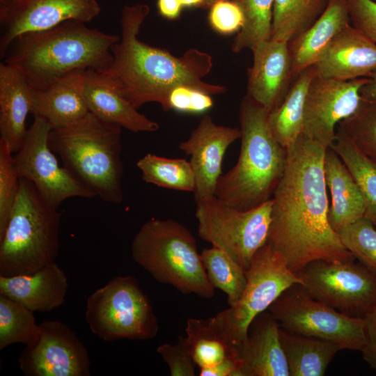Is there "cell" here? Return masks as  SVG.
Returning <instances> with one entry per match:
<instances>
[{
	"mask_svg": "<svg viewBox=\"0 0 376 376\" xmlns=\"http://www.w3.org/2000/svg\"><path fill=\"white\" fill-rule=\"evenodd\" d=\"M326 150L302 134L287 149L285 170L272 198L267 243L294 272L317 260H355L329 222Z\"/></svg>",
	"mask_w": 376,
	"mask_h": 376,
	"instance_id": "cell-1",
	"label": "cell"
},
{
	"mask_svg": "<svg viewBox=\"0 0 376 376\" xmlns=\"http://www.w3.org/2000/svg\"><path fill=\"white\" fill-rule=\"evenodd\" d=\"M150 8L125 6L120 17V37L111 47L112 59L97 71L134 107L157 102L165 111L170 91L187 85L210 95L224 93V86L203 81L212 68V56L191 48L175 56L166 49L141 41L138 35Z\"/></svg>",
	"mask_w": 376,
	"mask_h": 376,
	"instance_id": "cell-2",
	"label": "cell"
},
{
	"mask_svg": "<svg viewBox=\"0 0 376 376\" xmlns=\"http://www.w3.org/2000/svg\"><path fill=\"white\" fill-rule=\"evenodd\" d=\"M71 19L22 34L7 48L3 62L19 70L32 88H42L75 70L100 71L112 59L119 36Z\"/></svg>",
	"mask_w": 376,
	"mask_h": 376,
	"instance_id": "cell-3",
	"label": "cell"
},
{
	"mask_svg": "<svg viewBox=\"0 0 376 376\" xmlns=\"http://www.w3.org/2000/svg\"><path fill=\"white\" fill-rule=\"evenodd\" d=\"M269 111L249 95L240 107V152L235 165L218 180L214 196L246 210L272 198L283 174L287 150L274 136Z\"/></svg>",
	"mask_w": 376,
	"mask_h": 376,
	"instance_id": "cell-4",
	"label": "cell"
},
{
	"mask_svg": "<svg viewBox=\"0 0 376 376\" xmlns=\"http://www.w3.org/2000/svg\"><path fill=\"white\" fill-rule=\"evenodd\" d=\"M121 130L88 112L77 122L52 128L48 137L63 166L95 196L113 204L123 198Z\"/></svg>",
	"mask_w": 376,
	"mask_h": 376,
	"instance_id": "cell-5",
	"label": "cell"
},
{
	"mask_svg": "<svg viewBox=\"0 0 376 376\" xmlns=\"http://www.w3.org/2000/svg\"><path fill=\"white\" fill-rule=\"evenodd\" d=\"M133 260L158 282L203 298L214 295L191 233L173 219H151L131 244Z\"/></svg>",
	"mask_w": 376,
	"mask_h": 376,
	"instance_id": "cell-6",
	"label": "cell"
},
{
	"mask_svg": "<svg viewBox=\"0 0 376 376\" xmlns=\"http://www.w3.org/2000/svg\"><path fill=\"white\" fill-rule=\"evenodd\" d=\"M61 212L48 206L33 184L19 178L6 228L0 237V276L31 274L55 263Z\"/></svg>",
	"mask_w": 376,
	"mask_h": 376,
	"instance_id": "cell-7",
	"label": "cell"
},
{
	"mask_svg": "<svg viewBox=\"0 0 376 376\" xmlns=\"http://www.w3.org/2000/svg\"><path fill=\"white\" fill-rule=\"evenodd\" d=\"M85 320L104 341L147 340L159 331L151 303L133 276H116L88 296Z\"/></svg>",
	"mask_w": 376,
	"mask_h": 376,
	"instance_id": "cell-8",
	"label": "cell"
},
{
	"mask_svg": "<svg viewBox=\"0 0 376 376\" xmlns=\"http://www.w3.org/2000/svg\"><path fill=\"white\" fill-rule=\"evenodd\" d=\"M196 203L198 234L230 256L245 271L267 242L272 198L246 210L230 206L215 196Z\"/></svg>",
	"mask_w": 376,
	"mask_h": 376,
	"instance_id": "cell-9",
	"label": "cell"
},
{
	"mask_svg": "<svg viewBox=\"0 0 376 376\" xmlns=\"http://www.w3.org/2000/svg\"><path fill=\"white\" fill-rule=\"evenodd\" d=\"M246 276V284L238 302L213 317L226 339L240 351L253 319L288 288L301 283L281 253L267 243L254 255Z\"/></svg>",
	"mask_w": 376,
	"mask_h": 376,
	"instance_id": "cell-10",
	"label": "cell"
},
{
	"mask_svg": "<svg viewBox=\"0 0 376 376\" xmlns=\"http://www.w3.org/2000/svg\"><path fill=\"white\" fill-rule=\"evenodd\" d=\"M280 327L291 333L361 351L366 343L363 318L344 314L315 299L300 283L285 290L268 308Z\"/></svg>",
	"mask_w": 376,
	"mask_h": 376,
	"instance_id": "cell-11",
	"label": "cell"
},
{
	"mask_svg": "<svg viewBox=\"0 0 376 376\" xmlns=\"http://www.w3.org/2000/svg\"><path fill=\"white\" fill-rule=\"evenodd\" d=\"M355 260H317L295 273L315 299L363 318L376 304V273Z\"/></svg>",
	"mask_w": 376,
	"mask_h": 376,
	"instance_id": "cell-12",
	"label": "cell"
},
{
	"mask_svg": "<svg viewBox=\"0 0 376 376\" xmlns=\"http://www.w3.org/2000/svg\"><path fill=\"white\" fill-rule=\"evenodd\" d=\"M51 130L45 119L34 116L21 147L13 155V162L19 178L31 182L45 203L58 210L69 198H88L95 195L58 164L48 143Z\"/></svg>",
	"mask_w": 376,
	"mask_h": 376,
	"instance_id": "cell-13",
	"label": "cell"
},
{
	"mask_svg": "<svg viewBox=\"0 0 376 376\" xmlns=\"http://www.w3.org/2000/svg\"><path fill=\"white\" fill-rule=\"evenodd\" d=\"M38 340L25 346L18 358L26 376H89L87 348L74 331L57 320L39 324Z\"/></svg>",
	"mask_w": 376,
	"mask_h": 376,
	"instance_id": "cell-14",
	"label": "cell"
},
{
	"mask_svg": "<svg viewBox=\"0 0 376 376\" xmlns=\"http://www.w3.org/2000/svg\"><path fill=\"white\" fill-rule=\"evenodd\" d=\"M368 77L347 81L315 75L306 96L303 135L325 148L333 144L338 124L357 109Z\"/></svg>",
	"mask_w": 376,
	"mask_h": 376,
	"instance_id": "cell-15",
	"label": "cell"
},
{
	"mask_svg": "<svg viewBox=\"0 0 376 376\" xmlns=\"http://www.w3.org/2000/svg\"><path fill=\"white\" fill-rule=\"evenodd\" d=\"M99 0H18L0 7V56L19 36L71 19L85 23L100 13Z\"/></svg>",
	"mask_w": 376,
	"mask_h": 376,
	"instance_id": "cell-16",
	"label": "cell"
},
{
	"mask_svg": "<svg viewBox=\"0 0 376 376\" xmlns=\"http://www.w3.org/2000/svg\"><path fill=\"white\" fill-rule=\"evenodd\" d=\"M240 137V128L217 125L210 116L205 115L189 137L179 144L180 150L190 157L196 202L214 196L225 153Z\"/></svg>",
	"mask_w": 376,
	"mask_h": 376,
	"instance_id": "cell-17",
	"label": "cell"
},
{
	"mask_svg": "<svg viewBox=\"0 0 376 376\" xmlns=\"http://www.w3.org/2000/svg\"><path fill=\"white\" fill-rule=\"evenodd\" d=\"M251 51L246 95L269 112L283 101L294 77L288 43L268 39Z\"/></svg>",
	"mask_w": 376,
	"mask_h": 376,
	"instance_id": "cell-18",
	"label": "cell"
},
{
	"mask_svg": "<svg viewBox=\"0 0 376 376\" xmlns=\"http://www.w3.org/2000/svg\"><path fill=\"white\" fill-rule=\"evenodd\" d=\"M316 76L347 81L376 70V43L351 24L331 40L312 65Z\"/></svg>",
	"mask_w": 376,
	"mask_h": 376,
	"instance_id": "cell-19",
	"label": "cell"
},
{
	"mask_svg": "<svg viewBox=\"0 0 376 376\" xmlns=\"http://www.w3.org/2000/svg\"><path fill=\"white\" fill-rule=\"evenodd\" d=\"M279 329L267 310L253 319L240 352L238 376H290Z\"/></svg>",
	"mask_w": 376,
	"mask_h": 376,
	"instance_id": "cell-20",
	"label": "cell"
},
{
	"mask_svg": "<svg viewBox=\"0 0 376 376\" xmlns=\"http://www.w3.org/2000/svg\"><path fill=\"white\" fill-rule=\"evenodd\" d=\"M86 70L71 72L42 88L31 86V112L52 128L64 127L84 118L88 109L84 94Z\"/></svg>",
	"mask_w": 376,
	"mask_h": 376,
	"instance_id": "cell-21",
	"label": "cell"
},
{
	"mask_svg": "<svg viewBox=\"0 0 376 376\" xmlns=\"http://www.w3.org/2000/svg\"><path fill=\"white\" fill-rule=\"evenodd\" d=\"M68 278L53 263L31 274L0 276V294L35 312H50L65 301Z\"/></svg>",
	"mask_w": 376,
	"mask_h": 376,
	"instance_id": "cell-22",
	"label": "cell"
},
{
	"mask_svg": "<svg viewBox=\"0 0 376 376\" xmlns=\"http://www.w3.org/2000/svg\"><path fill=\"white\" fill-rule=\"evenodd\" d=\"M84 94L89 112L132 132H153L159 125L138 111L96 70L85 72Z\"/></svg>",
	"mask_w": 376,
	"mask_h": 376,
	"instance_id": "cell-23",
	"label": "cell"
},
{
	"mask_svg": "<svg viewBox=\"0 0 376 376\" xmlns=\"http://www.w3.org/2000/svg\"><path fill=\"white\" fill-rule=\"evenodd\" d=\"M31 106V87L17 68L0 63V139L13 153L21 147L26 132V120Z\"/></svg>",
	"mask_w": 376,
	"mask_h": 376,
	"instance_id": "cell-24",
	"label": "cell"
},
{
	"mask_svg": "<svg viewBox=\"0 0 376 376\" xmlns=\"http://www.w3.org/2000/svg\"><path fill=\"white\" fill-rule=\"evenodd\" d=\"M350 24L348 0H329L313 24L288 44L294 77L313 65L335 36Z\"/></svg>",
	"mask_w": 376,
	"mask_h": 376,
	"instance_id": "cell-25",
	"label": "cell"
},
{
	"mask_svg": "<svg viewBox=\"0 0 376 376\" xmlns=\"http://www.w3.org/2000/svg\"><path fill=\"white\" fill-rule=\"evenodd\" d=\"M324 173L331 197L329 222L338 233L364 217L365 204L349 169L331 148H327L324 154Z\"/></svg>",
	"mask_w": 376,
	"mask_h": 376,
	"instance_id": "cell-26",
	"label": "cell"
},
{
	"mask_svg": "<svg viewBox=\"0 0 376 376\" xmlns=\"http://www.w3.org/2000/svg\"><path fill=\"white\" fill-rule=\"evenodd\" d=\"M279 335L290 376H322L336 354L343 350L335 343L295 334L281 327Z\"/></svg>",
	"mask_w": 376,
	"mask_h": 376,
	"instance_id": "cell-27",
	"label": "cell"
},
{
	"mask_svg": "<svg viewBox=\"0 0 376 376\" xmlns=\"http://www.w3.org/2000/svg\"><path fill=\"white\" fill-rule=\"evenodd\" d=\"M315 75L312 65L301 71L295 77L281 104L269 112L270 130L286 150L303 134L306 96Z\"/></svg>",
	"mask_w": 376,
	"mask_h": 376,
	"instance_id": "cell-28",
	"label": "cell"
},
{
	"mask_svg": "<svg viewBox=\"0 0 376 376\" xmlns=\"http://www.w3.org/2000/svg\"><path fill=\"white\" fill-rule=\"evenodd\" d=\"M185 332V343L200 369L214 367L230 359L240 363V350L226 339L213 317L188 319Z\"/></svg>",
	"mask_w": 376,
	"mask_h": 376,
	"instance_id": "cell-29",
	"label": "cell"
},
{
	"mask_svg": "<svg viewBox=\"0 0 376 376\" xmlns=\"http://www.w3.org/2000/svg\"><path fill=\"white\" fill-rule=\"evenodd\" d=\"M329 2V0H274L270 39L289 44L313 24Z\"/></svg>",
	"mask_w": 376,
	"mask_h": 376,
	"instance_id": "cell-30",
	"label": "cell"
},
{
	"mask_svg": "<svg viewBox=\"0 0 376 376\" xmlns=\"http://www.w3.org/2000/svg\"><path fill=\"white\" fill-rule=\"evenodd\" d=\"M330 148L344 162L358 186L365 204L364 217L376 226V163L340 132H336Z\"/></svg>",
	"mask_w": 376,
	"mask_h": 376,
	"instance_id": "cell-31",
	"label": "cell"
},
{
	"mask_svg": "<svg viewBox=\"0 0 376 376\" xmlns=\"http://www.w3.org/2000/svg\"><path fill=\"white\" fill-rule=\"evenodd\" d=\"M142 180L157 187L194 192L195 175L189 161L182 158H168L148 153L136 163Z\"/></svg>",
	"mask_w": 376,
	"mask_h": 376,
	"instance_id": "cell-32",
	"label": "cell"
},
{
	"mask_svg": "<svg viewBox=\"0 0 376 376\" xmlns=\"http://www.w3.org/2000/svg\"><path fill=\"white\" fill-rule=\"evenodd\" d=\"M202 262L212 285L227 295L229 306L240 299L246 284V271L222 250L212 246L201 253Z\"/></svg>",
	"mask_w": 376,
	"mask_h": 376,
	"instance_id": "cell-33",
	"label": "cell"
},
{
	"mask_svg": "<svg viewBox=\"0 0 376 376\" xmlns=\"http://www.w3.org/2000/svg\"><path fill=\"white\" fill-rule=\"evenodd\" d=\"M39 336L33 311L0 294V350L19 343L31 345Z\"/></svg>",
	"mask_w": 376,
	"mask_h": 376,
	"instance_id": "cell-34",
	"label": "cell"
},
{
	"mask_svg": "<svg viewBox=\"0 0 376 376\" xmlns=\"http://www.w3.org/2000/svg\"><path fill=\"white\" fill-rule=\"evenodd\" d=\"M240 8L244 24L234 39L232 49L251 50L258 42L270 39L274 0H233Z\"/></svg>",
	"mask_w": 376,
	"mask_h": 376,
	"instance_id": "cell-35",
	"label": "cell"
},
{
	"mask_svg": "<svg viewBox=\"0 0 376 376\" xmlns=\"http://www.w3.org/2000/svg\"><path fill=\"white\" fill-rule=\"evenodd\" d=\"M336 132L347 136L362 153L376 163V100L361 97L356 111L341 120Z\"/></svg>",
	"mask_w": 376,
	"mask_h": 376,
	"instance_id": "cell-36",
	"label": "cell"
},
{
	"mask_svg": "<svg viewBox=\"0 0 376 376\" xmlns=\"http://www.w3.org/2000/svg\"><path fill=\"white\" fill-rule=\"evenodd\" d=\"M343 246L376 273V226L363 217L338 233Z\"/></svg>",
	"mask_w": 376,
	"mask_h": 376,
	"instance_id": "cell-37",
	"label": "cell"
},
{
	"mask_svg": "<svg viewBox=\"0 0 376 376\" xmlns=\"http://www.w3.org/2000/svg\"><path fill=\"white\" fill-rule=\"evenodd\" d=\"M13 154L6 141L0 139V237L6 228L19 189Z\"/></svg>",
	"mask_w": 376,
	"mask_h": 376,
	"instance_id": "cell-38",
	"label": "cell"
},
{
	"mask_svg": "<svg viewBox=\"0 0 376 376\" xmlns=\"http://www.w3.org/2000/svg\"><path fill=\"white\" fill-rule=\"evenodd\" d=\"M210 95L187 85L175 86L169 93L165 111L194 114L205 113L214 104Z\"/></svg>",
	"mask_w": 376,
	"mask_h": 376,
	"instance_id": "cell-39",
	"label": "cell"
},
{
	"mask_svg": "<svg viewBox=\"0 0 376 376\" xmlns=\"http://www.w3.org/2000/svg\"><path fill=\"white\" fill-rule=\"evenodd\" d=\"M157 352L167 363L172 376H194V362L183 336H179L175 344L159 345Z\"/></svg>",
	"mask_w": 376,
	"mask_h": 376,
	"instance_id": "cell-40",
	"label": "cell"
},
{
	"mask_svg": "<svg viewBox=\"0 0 376 376\" xmlns=\"http://www.w3.org/2000/svg\"><path fill=\"white\" fill-rule=\"evenodd\" d=\"M209 22L217 32L227 35L239 32L244 24L243 13L233 0H221L210 8Z\"/></svg>",
	"mask_w": 376,
	"mask_h": 376,
	"instance_id": "cell-41",
	"label": "cell"
},
{
	"mask_svg": "<svg viewBox=\"0 0 376 376\" xmlns=\"http://www.w3.org/2000/svg\"><path fill=\"white\" fill-rule=\"evenodd\" d=\"M351 24L376 43V1L348 0Z\"/></svg>",
	"mask_w": 376,
	"mask_h": 376,
	"instance_id": "cell-42",
	"label": "cell"
},
{
	"mask_svg": "<svg viewBox=\"0 0 376 376\" xmlns=\"http://www.w3.org/2000/svg\"><path fill=\"white\" fill-rule=\"evenodd\" d=\"M366 343L361 351L366 362L376 370V304L363 317Z\"/></svg>",
	"mask_w": 376,
	"mask_h": 376,
	"instance_id": "cell-43",
	"label": "cell"
},
{
	"mask_svg": "<svg viewBox=\"0 0 376 376\" xmlns=\"http://www.w3.org/2000/svg\"><path fill=\"white\" fill-rule=\"evenodd\" d=\"M159 14L168 19H177L183 8L179 0H157Z\"/></svg>",
	"mask_w": 376,
	"mask_h": 376,
	"instance_id": "cell-44",
	"label": "cell"
},
{
	"mask_svg": "<svg viewBox=\"0 0 376 376\" xmlns=\"http://www.w3.org/2000/svg\"><path fill=\"white\" fill-rule=\"evenodd\" d=\"M360 94L363 98L376 100V70L372 72L368 81L361 88Z\"/></svg>",
	"mask_w": 376,
	"mask_h": 376,
	"instance_id": "cell-45",
	"label": "cell"
},
{
	"mask_svg": "<svg viewBox=\"0 0 376 376\" xmlns=\"http://www.w3.org/2000/svg\"><path fill=\"white\" fill-rule=\"evenodd\" d=\"M183 7L197 6L203 8L205 0H179Z\"/></svg>",
	"mask_w": 376,
	"mask_h": 376,
	"instance_id": "cell-46",
	"label": "cell"
},
{
	"mask_svg": "<svg viewBox=\"0 0 376 376\" xmlns=\"http://www.w3.org/2000/svg\"><path fill=\"white\" fill-rule=\"evenodd\" d=\"M221 0H205L203 8H210L214 3Z\"/></svg>",
	"mask_w": 376,
	"mask_h": 376,
	"instance_id": "cell-47",
	"label": "cell"
},
{
	"mask_svg": "<svg viewBox=\"0 0 376 376\" xmlns=\"http://www.w3.org/2000/svg\"><path fill=\"white\" fill-rule=\"evenodd\" d=\"M18 0H0V7L10 5Z\"/></svg>",
	"mask_w": 376,
	"mask_h": 376,
	"instance_id": "cell-48",
	"label": "cell"
},
{
	"mask_svg": "<svg viewBox=\"0 0 376 376\" xmlns=\"http://www.w3.org/2000/svg\"><path fill=\"white\" fill-rule=\"evenodd\" d=\"M375 1H376V0H375Z\"/></svg>",
	"mask_w": 376,
	"mask_h": 376,
	"instance_id": "cell-49",
	"label": "cell"
}]
</instances>
